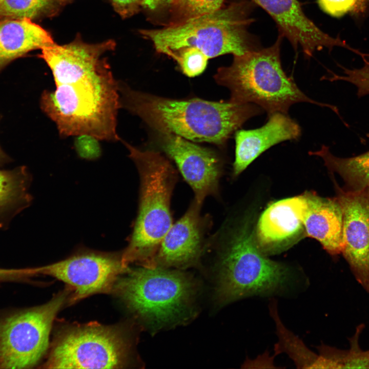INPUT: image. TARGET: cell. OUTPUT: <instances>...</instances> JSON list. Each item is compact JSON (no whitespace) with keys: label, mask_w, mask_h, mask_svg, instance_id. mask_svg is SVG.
I'll use <instances>...</instances> for the list:
<instances>
[{"label":"cell","mask_w":369,"mask_h":369,"mask_svg":"<svg viewBox=\"0 0 369 369\" xmlns=\"http://www.w3.org/2000/svg\"><path fill=\"white\" fill-rule=\"evenodd\" d=\"M306 206L303 194L269 204L258 220L255 239L265 256L281 253L304 234L303 219Z\"/></svg>","instance_id":"5bb4252c"},{"label":"cell","mask_w":369,"mask_h":369,"mask_svg":"<svg viewBox=\"0 0 369 369\" xmlns=\"http://www.w3.org/2000/svg\"><path fill=\"white\" fill-rule=\"evenodd\" d=\"M128 268L122 264L121 255L86 252L33 269L35 275H49L67 284L74 291L70 299L73 303L93 294L112 291Z\"/></svg>","instance_id":"30bf717a"},{"label":"cell","mask_w":369,"mask_h":369,"mask_svg":"<svg viewBox=\"0 0 369 369\" xmlns=\"http://www.w3.org/2000/svg\"><path fill=\"white\" fill-rule=\"evenodd\" d=\"M160 134L161 149L191 187L194 199L202 206L207 197H217L222 173L221 161L217 155L179 136Z\"/></svg>","instance_id":"8fae6325"},{"label":"cell","mask_w":369,"mask_h":369,"mask_svg":"<svg viewBox=\"0 0 369 369\" xmlns=\"http://www.w3.org/2000/svg\"><path fill=\"white\" fill-rule=\"evenodd\" d=\"M61 293L43 305L13 312L0 320V368L36 365L49 345L52 323L66 301Z\"/></svg>","instance_id":"9c48e42d"},{"label":"cell","mask_w":369,"mask_h":369,"mask_svg":"<svg viewBox=\"0 0 369 369\" xmlns=\"http://www.w3.org/2000/svg\"><path fill=\"white\" fill-rule=\"evenodd\" d=\"M54 43L50 33L30 18L0 21V62Z\"/></svg>","instance_id":"d6986e66"},{"label":"cell","mask_w":369,"mask_h":369,"mask_svg":"<svg viewBox=\"0 0 369 369\" xmlns=\"http://www.w3.org/2000/svg\"><path fill=\"white\" fill-rule=\"evenodd\" d=\"M282 37L268 48L234 56L230 66L218 69L214 79L230 90L229 101L255 104L269 115L287 114L291 106L303 102L329 108L339 115L336 107L312 99L285 73L280 56Z\"/></svg>","instance_id":"5b68a950"},{"label":"cell","mask_w":369,"mask_h":369,"mask_svg":"<svg viewBox=\"0 0 369 369\" xmlns=\"http://www.w3.org/2000/svg\"><path fill=\"white\" fill-rule=\"evenodd\" d=\"M364 327L360 324L355 334L348 338L350 347L340 350L322 344L318 347L324 368H369V350H363L359 338Z\"/></svg>","instance_id":"7402d4cb"},{"label":"cell","mask_w":369,"mask_h":369,"mask_svg":"<svg viewBox=\"0 0 369 369\" xmlns=\"http://www.w3.org/2000/svg\"><path fill=\"white\" fill-rule=\"evenodd\" d=\"M343 213L341 254L356 281L369 293V195L350 192L336 182Z\"/></svg>","instance_id":"7c38bea8"},{"label":"cell","mask_w":369,"mask_h":369,"mask_svg":"<svg viewBox=\"0 0 369 369\" xmlns=\"http://www.w3.org/2000/svg\"><path fill=\"white\" fill-rule=\"evenodd\" d=\"M194 199L183 215L173 223L162 239L155 258L156 267L185 269L197 264L203 255L211 227Z\"/></svg>","instance_id":"4fadbf2b"},{"label":"cell","mask_w":369,"mask_h":369,"mask_svg":"<svg viewBox=\"0 0 369 369\" xmlns=\"http://www.w3.org/2000/svg\"><path fill=\"white\" fill-rule=\"evenodd\" d=\"M122 142L138 170L140 189L138 214L121 261L126 268L135 262L154 269L160 243L173 224L170 202L177 173L161 153Z\"/></svg>","instance_id":"277c9868"},{"label":"cell","mask_w":369,"mask_h":369,"mask_svg":"<svg viewBox=\"0 0 369 369\" xmlns=\"http://www.w3.org/2000/svg\"><path fill=\"white\" fill-rule=\"evenodd\" d=\"M41 106L62 136L87 134L99 140L120 139L116 131L121 107L118 83L108 64L76 81L45 91Z\"/></svg>","instance_id":"3957f363"},{"label":"cell","mask_w":369,"mask_h":369,"mask_svg":"<svg viewBox=\"0 0 369 369\" xmlns=\"http://www.w3.org/2000/svg\"><path fill=\"white\" fill-rule=\"evenodd\" d=\"M4 158V155L0 149V162L2 161Z\"/></svg>","instance_id":"1f68e13d"},{"label":"cell","mask_w":369,"mask_h":369,"mask_svg":"<svg viewBox=\"0 0 369 369\" xmlns=\"http://www.w3.org/2000/svg\"><path fill=\"white\" fill-rule=\"evenodd\" d=\"M130 346L114 326L95 322L66 328L56 337L45 368H120L127 365Z\"/></svg>","instance_id":"ba28073f"},{"label":"cell","mask_w":369,"mask_h":369,"mask_svg":"<svg viewBox=\"0 0 369 369\" xmlns=\"http://www.w3.org/2000/svg\"><path fill=\"white\" fill-rule=\"evenodd\" d=\"M368 0H317L320 8L331 16L339 17L348 13L364 11Z\"/></svg>","instance_id":"83f0119b"},{"label":"cell","mask_w":369,"mask_h":369,"mask_svg":"<svg viewBox=\"0 0 369 369\" xmlns=\"http://www.w3.org/2000/svg\"><path fill=\"white\" fill-rule=\"evenodd\" d=\"M120 106L160 134L194 142L224 144L231 135L263 110L253 104L174 99L134 90L118 83Z\"/></svg>","instance_id":"6da1fadb"},{"label":"cell","mask_w":369,"mask_h":369,"mask_svg":"<svg viewBox=\"0 0 369 369\" xmlns=\"http://www.w3.org/2000/svg\"><path fill=\"white\" fill-rule=\"evenodd\" d=\"M310 153L321 157L331 173H336L341 177L344 182L342 187L344 190L369 195V151L353 157H339L323 145L319 150Z\"/></svg>","instance_id":"ffe728a7"},{"label":"cell","mask_w":369,"mask_h":369,"mask_svg":"<svg viewBox=\"0 0 369 369\" xmlns=\"http://www.w3.org/2000/svg\"><path fill=\"white\" fill-rule=\"evenodd\" d=\"M269 117L268 121L260 128L236 131L233 176L239 175L271 147L284 141L297 139L301 135L299 124L287 114L276 112Z\"/></svg>","instance_id":"e0dca14e"},{"label":"cell","mask_w":369,"mask_h":369,"mask_svg":"<svg viewBox=\"0 0 369 369\" xmlns=\"http://www.w3.org/2000/svg\"><path fill=\"white\" fill-rule=\"evenodd\" d=\"M115 47L113 40L89 44L77 37L68 44L54 43L43 47L39 56L50 68L57 85L73 82L98 70L108 64L104 54Z\"/></svg>","instance_id":"2e32d148"},{"label":"cell","mask_w":369,"mask_h":369,"mask_svg":"<svg viewBox=\"0 0 369 369\" xmlns=\"http://www.w3.org/2000/svg\"><path fill=\"white\" fill-rule=\"evenodd\" d=\"M363 60L364 65L360 69H350L340 66L345 75L333 73L331 76H324L323 79L330 81L343 80L352 84L357 88L358 98L369 95V60L365 58Z\"/></svg>","instance_id":"4316f807"},{"label":"cell","mask_w":369,"mask_h":369,"mask_svg":"<svg viewBox=\"0 0 369 369\" xmlns=\"http://www.w3.org/2000/svg\"><path fill=\"white\" fill-rule=\"evenodd\" d=\"M113 289L127 306L155 326L177 324L192 313L193 280L180 271L129 267Z\"/></svg>","instance_id":"52a82bcc"},{"label":"cell","mask_w":369,"mask_h":369,"mask_svg":"<svg viewBox=\"0 0 369 369\" xmlns=\"http://www.w3.org/2000/svg\"><path fill=\"white\" fill-rule=\"evenodd\" d=\"M66 1H68V0H57V1H58L59 3H61V2H65Z\"/></svg>","instance_id":"d6a6232c"},{"label":"cell","mask_w":369,"mask_h":369,"mask_svg":"<svg viewBox=\"0 0 369 369\" xmlns=\"http://www.w3.org/2000/svg\"><path fill=\"white\" fill-rule=\"evenodd\" d=\"M224 0H174L171 6L172 20L170 24L215 11L222 7Z\"/></svg>","instance_id":"d4e9b609"},{"label":"cell","mask_w":369,"mask_h":369,"mask_svg":"<svg viewBox=\"0 0 369 369\" xmlns=\"http://www.w3.org/2000/svg\"><path fill=\"white\" fill-rule=\"evenodd\" d=\"M276 22L280 36L285 37L296 50L299 47L310 57L318 50L336 46L346 48L355 53L358 50L339 38L333 37L321 30L304 14L297 0H253Z\"/></svg>","instance_id":"9a60e30c"},{"label":"cell","mask_w":369,"mask_h":369,"mask_svg":"<svg viewBox=\"0 0 369 369\" xmlns=\"http://www.w3.org/2000/svg\"><path fill=\"white\" fill-rule=\"evenodd\" d=\"M270 312L274 320L279 338L276 345L278 352H285L300 368H323L320 355H317L307 348L302 341L286 329L281 321L276 304L271 303Z\"/></svg>","instance_id":"603a6c76"},{"label":"cell","mask_w":369,"mask_h":369,"mask_svg":"<svg viewBox=\"0 0 369 369\" xmlns=\"http://www.w3.org/2000/svg\"><path fill=\"white\" fill-rule=\"evenodd\" d=\"M174 2V0H143L142 6L150 11H154L171 7Z\"/></svg>","instance_id":"4dcf8cb0"},{"label":"cell","mask_w":369,"mask_h":369,"mask_svg":"<svg viewBox=\"0 0 369 369\" xmlns=\"http://www.w3.org/2000/svg\"><path fill=\"white\" fill-rule=\"evenodd\" d=\"M180 67L183 73L193 77L205 70L209 57L195 47H186L173 52L170 55Z\"/></svg>","instance_id":"484cf974"},{"label":"cell","mask_w":369,"mask_h":369,"mask_svg":"<svg viewBox=\"0 0 369 369\" xmlns=\"http://www.w3.org/2000/svg\"><path fill=\"white\" fill-rule=\"evenodd\" d=\"M306 206L303 224L305 235L319 241L331 255L341 254L343 248V213L335 197L324 198L316 193L303 194Z\"/></svg>","instance_id":"ac0fdd59"},{"label":"cell","mask_w":369,"mask_h":369,"mask_svg":"<svg viewBox=\"0 0 369 369\" xmlns=\"http://www.w3.org/2000/svg\"><path fill=\"white\" fill-rule=\"evenodd\" d=\"M99 139L90 135L76 136L74 146L78 155L81 158L93 160L97 158L101 154Z\"/></svg>","instance_id":"f1b7e54d"},{"label":"cell","mask_w":369,"mask_h":369,"mask_svg":"<svg viewBox=\"0 0 369 369\" xmlns=\"http://www.w3.org/2000/svg\"><path fill=\"white\" fill-rule=\"evenodd\" d=\"M30 182L31 176L24 169L0 170V228L30 205Z\"/></svg>","instance_id":"44dd1931"},{"label":"cell","mask_w":369,"mask_h":369,"mask_svg":"<svg viewBox=\"0 0 369 369\" xmlns=\"http://www.w3.org/2000/svg\"><path fill=\"white\" fill-rule=\"evenodd\" d=\"M110 1L115 11L122 18H127L138 12L143 0Z\"/></svg>","instance_id":"f546056e"},{"label":"cell","mask_w":369,"mask_h":369,"mask_svg":"<svg viewBox=\"0 0 369 369\" xmlns=\"http://www.w3.org/2000/svg\"><path fill=\"white\" fill-rule=\"evenodd\" d=\"M57 0H0V16L31 19L54 12Z\"/></svg>","instance_id":"cb8c5ba5"},{"label":"cell","mask_w":369,"mask_h":369,"mask_svg":"<svg viewBox=\"0 0 369 369\" xmlns=\"http://www.w3.org/2000/svg\"><path fill=\"white\" fill-rule=\"evenodd\" d=\"M247 4H232L211 13L158 29L141 30L156 50L169 56L195 47L209 58L225 54L242 55L255 50L247 29L253 22Z\"/></svg>","instance_id":"8992f818"},{"label":"cell","mask_w":369,"mask_h":369,"mask_svg":"<svg viewBox=\"0 0 369 369\" xmlns=\"http://www.w3.org/2000/svg\"><path fill=\"white\" fill-rule=\"evenodd\" d=\"M206 246L217 254L215 293L220 305L253 296L282 294L299 282L292 268L259 250L248 221L230 230L223 225L208 237Z\"/></svg>","instance_id":"7a4b0ae2"}]
</instances>
